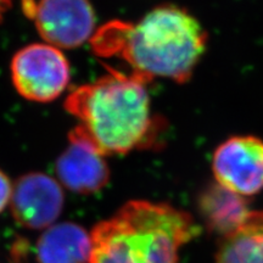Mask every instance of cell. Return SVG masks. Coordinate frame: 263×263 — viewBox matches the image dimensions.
Here are the masks:
<instances>
[{
	"instance_id": "obj_6",
	"label": "cell",
	"mask_w": 263,
	"mask_h": 263,
	"mask_svg": "<svg viewBox=\"0 0 263 263\" xmlns=\"http://www.w3.org/2000/svg\"><path fill=\"white\" fill-rule=\"evenodd\" d=\"M90 233L72 222L55 223L34 242L18 238L10 249L11 263H89Z\"/></svg>"
},
{
	"instance_id": "obj_2",
	"label": "cell",
	"mask_w": 263,
	"mask_h": 263,
	"mask_svg": "<svg viewBox=\"0 0 263 263\" xmlns=\"http://www.w3.org/2000/svg\"><path fill=\"white\" fill-rule=\"evenodd\" d=\"M150 82L136 72L110 68L99 80L72 90L65 108L78 120L76 128L105 156L146 149L160 133L147 93Z\"/></svg>"
},
{
	"instance_id": "obj_11",
	"label": "cell",
	"mask_w": 263,
	"mask_h": 263,
	"mask_svg": "<svg viewBox=\"0 0 263 263\" xmlns=\"http://www.w3.org/2000/svg\"><path fill=\"white\" fill-rule=\"evenodd\" d=\"M215 263H263V212H250L244 224L223 238Z\"/></svg>"
},
{
	"instance_id": "obj_8",
	"label": "cell",
	"mask_w": 263,
	"mask_h": 263,
	"mask_svg": "<svg viewBox=\"0 0 263 263\" xmlns=\"http://www.w3.org/2000/svg\"><path fill=\"white\" fill-rule=\"evenodd\" d=\"M65 205L62 185L42 172H31L12 184L10 209L18 226L44 230L54 226Z\"/></svg>"
},
{
	"instance_id": "obj_12",
	"label": "cell",
	"mask_w": 263,
	"mask_h": 263,
	"mask_svg": "<svg viewBox=\"0 0 263 263\" xmlns=\"http://www.w3.org/2000/svg\"><path fill=\"white\" fill-rule=\"evenodd\" d=\"M12 194V184L8 178V176L0 170V213L5 210V207L10 203Z\"/></svg>"
},
{
	"instance_id": "obj_10",
	"label": "cell",
	"mask_w": 263,
	"mask_h": 263,
	"mask_svg": "<svg viewBox=\"0 0 263 263\" xmlns=\"http://www.w3.org/2000/svg\"><path fill=\"white\" fill-rule=\"evenodd\" d=\"M206 224L223 238L244 224L250 215L244 196L229 192L219 184L210 188L200 201Z\"/></svg>"
},
{
	"instance_id": "obj_13",
	"label": "cell",
	"mask_w": 263,
	"mask_h": 263,
	"mask_svg": "<svg viewBox=\"0 0 263 263\" xmlns=\"http://www.w3.org/2000/svg\"><path fill=\"white\" fill-rule=\"evenodd\" d=\"M12 4V0H0V21L4 17L5 12L10 9Z\"/></svg>"
},
{
	"instance_id": "obj_1",
	"label": "cell",
	"mask_w": 263,
	"mask_h": 263,
	"mask_svg": "<svg viewBox=\"0 0 263 263\" xmlns=\"http://www.w3.org/2000/svg\"><path fill=\"white\" fill-rule=\"evenodd\" d=\"M201 25L185 10L157 6L137 22L111 21L90 39L98 57L118 59L153 81L167 78L185 83L206 49Z\"/></svg>"
},
{
	"instance_id": "obj_3",
	"label": "cell",
	"mask_w": 263,
	"mask_h": 263,
	"mask_svg": "<svg viewBox=\"0 0 263 263\" xmlns=\"http://www.w3.org/2000/svg\"><path fill=\"white\" fill-rule=\"evenodd\" d=\"M199 234L189 213L133 200L91 230L89 263H178L180 248Z\"/></svg>"
},
{
	"instance_id": "obj_7",
	"label": "cell",
	"mask_w": 263,
	"mask_h": 263,
	"mask_svg": "<svg viewBox=\"0 0 263 263\" xmlns=\"http://www.w3.org/2000/svg\"><path fill=\"white\" fill-rule=\"evenodd\" d=\"M212 168L217 183L240 196L263 188V141L255 137H233L217 147Z\"/></svg>"
},
{
	"instance_id": "obj_4",
	"label": "cell",
	"mask_w": 263,
	"mask_h": 263,
	"mask_svg": "<svg viewBox=\"0 0 263 263\" xmlns=\"http://www.w3.org/2000/svg\"><path fill=\"white\" fill-rule=\"evenodd\" d=\"M11 80L22 98L50 103L70 83V65L60 49L35 43L20 49L11 60Z\"/></svg>"
},
{
	"instance_id": "obj_9",
	"label": "cell",
	"mask_w": 263,
	"mask_h": 263,
	"mask_svg": "<svg viewBox=\"0 0 263 263\" xmlns=\"http://www.w3.org/2000/svg\"><path fill=\"white\" fill-rule=\"evenodd\" d=\"M93 143L78 128L68 134V146L58 157V179L61 185L81 195H90L107 185L110 168Z\"/></svg>"
},
{
	"instance_id": "obj_5",
	"label": "cell",
	"mask_w": 263,
	"mask_h": 263,
	"mask_svg": "<svg viewBox=\"0 0 263 263\" xmlns=\"http://www.w3.org/2000/svg\"><path fill=\"white\" fill-rule=\"evenodd\" d=\"M22 9L45 43L60 50L81 47L97 31L89 0H22Z\"/></svg>"
}]
</instances>
